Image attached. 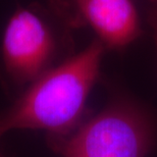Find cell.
I'll list each match as a JSON object with an SVG mask.
<instances>
[{
	"label": "cell",
	"instance_id": "cell-6",
	"mask_svg": "<svg viewBox=\"0 0 157 157\" xmlns=\"http://www.w3.org/2000/svg\"><path fill=\"white\" fill-rule=\"evenodd\" d=\"M154 2H155V7L153 8V9H154V10H156V11H157V0H154Z\"/></svg>",
	"mask_w": 157,
	"mask_h": 157
},
{
	"label": "cell",
	"instance_id": "cell-5",
	"mask_svg": "<svg viewBox=\"0 0 157 157\" xmlns=\"http://www.w3.org/2000/svg\"><path fill=\"white\" fill-rule=\"evenodd\" d=\"M150 24H151L152 30H153V37H154L156 51H157V11L152 9L151 14H150Z\"/></svg>",
	"mask_w": 157,
	"mask_h": 157
},
{
	"label": "cell",
	"instance_id": "cell-1",
	"mask_svg": "<svg viewBox=\"0 0 157 157\" xmlns=\"http://www.w3.org/2000/svg\"><path fill=\"white\" fill-rule=\"evenodd\" d=\"M105 46L99 40L33 82L4 117L0 136L20 128L45 130L56 136L77 127L99 76Z\"/></svg>",
	"mask_w": 157,
	"mask_h": 157
},
{
	"label": "cell",
	"instance_id": "cell-4",
	"mask_svg": "<svg viewBox=\"0 0 157 157\" xmlns=\"http://www.w3.org/2000/svg\"><path fill=\"white\" fill-rule=\"evenodd\" d=\"M77 5L105 48H124L140 35L139 18L131 0H77Z\"/></svg>",
	"mask_w": 157,
	"mask_h": 157
},
{
	"label": "cell",
	"instance_id": "cell-3",
	"mask_svg": "<svg viewBox=\"0 0 157 157\" xmlns=\"http://www.w3.org/2000/svg\"><path fill=\"white\" fill-rule=\"evenodd\" d=\"M56 52V39L46 18L34 8H20L6 25L2 59L17 84H32L48 71Z\"/></svg>",
	"mask_w": 157,
	"mask_h": 157
},
{
	"label": "cell",
	"instance_id": "cell-2",
	"mask_svg": "<svg viewBox=\"0 0 157 157\" xmlns=\"http://www.w3.org/2000/svg\"><path fill=\"white\" fill-rule=\"evenodd\" d=\"M156 136L149 112L122 97L78 128L64 142L62 157H148Z\"/></svg>",
	"mask_w": 157,
	"mask_h": 157
}]
</instances>
